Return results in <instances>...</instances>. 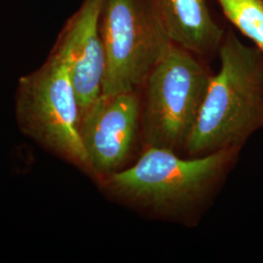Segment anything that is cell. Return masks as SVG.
<instances>
[{"label": "cell", "instance_id": "cell-1", "mask_svg": "<svg viewBox=\"0 0 263 263\" xmlns=\"http://www.w3.org/2000/svg\"><path fill=\"white\" fill-rule=\"evenodd\" d=\"M220 68L207 94L185 149L191 157L241 151L263 127V53L229 29L218 50Z\"/></svg>", "mask_w": 263, "mask_h": 263}, {"label": "cell", "instance_id": "cell-2", "mask_svg": "<svg viewBox=\"0 0 263 263\" xmlns=\"http://www.w3.org/2000/svg\"><path fill=\"white\" fill-rule=\"evenodd\" d=\"M240 151L224 149L183 159L147 147L132 167L103 178L113 194L157 215L179 216L201 205L234 164Z\"/></svg>", "mask_w": 263, "mask_h": 263}, {"label": "cell", "instance_id": "cell-3", "mask_svg": "<svg viewBox=\"0 0 263 263\" xmlns=\"http://www.w3.org/2000/svg\"><path fill=\"white\" fill-rule=\"evenodd\" d=\"M212 72L203 60L172 43L142 87V133L147 147L184 151Z\"/></svg>", "mask_w": 263, "mask_h": 263}, {"label": "cell", "instance_id": "cell-4", "mask_svg": "<svg viewBox=\"0 0 263 263\" xmlns=\"http://www.w3.org/2000/svg\"><path fill=\"white\" fill-rule=\"evenodd\" d=\"M16 113L22 130L29 137L90 171L80 136V109L70 67L56 44L42 66L21 77Z\"/></svg>", "mask_w": 263, "mask_h": 263}, {"label": "cell", "instance_id": "cell-5", "mask_svg": "<svg viewBox=\"0 0 263 263\" xmlns=\"http://www.w3.org/2000/svg\"><path fill=\"white\" fill-rule=\"evenodd\" d=\"M100 28L102 95L138 91L172 45L154 0H104Z\"/></svg>", "mask_w": 263, "mask_h": 263}, {"label": "cell", "instance_id": "cell-6", "mask_svg": "<svg viewBox=\"0 0 263 263\" xmlns=\"http://www.w3.org/2000/svg\"><path fill=\"white\" fill-rule=\"evenodd\" d=\"M140 123L138 91L101 95L80 118L90 172L104 178L120 171L137 142Z\"/></svg>", "mask_w": 263, "mask_h": 263}, {"label": "cell", "instance_id": "cell-7", "mask_svg": "<svg viewBox=\"0 0 263 263\" xmlns=\"http://www.w3.org/2000/svg\"><path fill=\"white\" fill-rule=\"evenodd\" d=\"M104 2L83 0L65 23L55 43L68 61L80 118L103 91L105 58L100 21Z\"/></svg>", "mask_w": 263, "mask_h": 263}, {"label": "cell", "instance_id": "cell-8", "mask_svg": "<svg viewBox=\"0 0 263 263\" xmlns=\"http://www.w3.org/2000/svg\"><path fill=\"white\" fill-rule=\"evenodd\" d=\"M172 43L207 60L218 54L226 30L213 18L206 0H154Z\"/></svg>", "mask_w": 263, "mask_h": 263}, {"label": "cell", "instance_id": "cell-9", "mask_svg": "<svg viewBox=\"0 0 263 263\" xmlns=\"http://www.w3.org/2000/svg\"><path fill=\"white\" fill-rule=\"evenodd\" d=\"M226 18L263 53V0H217Z\"/></svg>", "mask_w": 263, "mask_h": 263}]
</instances>
